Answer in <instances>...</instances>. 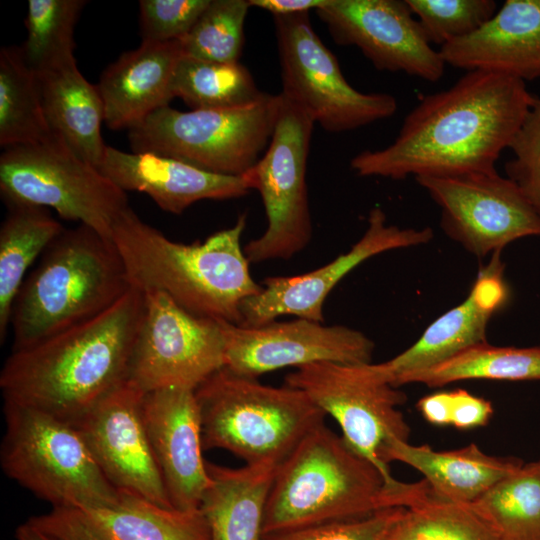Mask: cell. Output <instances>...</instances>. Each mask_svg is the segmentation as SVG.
<instances>
[{"instance_id":"cell-1","label":"cell","mask_w":540,"mask_h":540,"mask_svg":"<svg viewBox=\"0 0 540 540\" xmlns=\"http://www.w3.org/2000/svg\"><path fill=\"white\" fill-rule=\"evenodd\" d=\"M536 96L522 80L467 71L452 86L421 96L394 141L350 162L361 177L402 180L497 171Z\"/></svg>"},{"instance_id":"cell-2","label":"cell","mask_w":540,"mask_h":540,"mask_svg":"<svg viewBox=\"0 0 540 540\" xmlns=\"http://www.w3.org/2000/svg\"><path fill=\"white\" fill-rule=\"evenodd\" d=\"M144 308L131 286L95 317L12 351L0 372L4 401L76 423L127 380Z\"/></svg>"},{"instance_id":"cell-3","label":"cell","mask_w":540,"mask_h":540,"mask_svg":"<svg viewBox=\"0 0 540 540\" xmlns=\"http://www.w3.org/2000/svg\"><path fill=\"white\" fill-rule=\"evenodd\" d=\"M246 214L204 242L170 240L130 208L115 221L112 240L130 285L142 292L167 294L185 311L198 316L243 323L242 303L263 288L249 271L241 247Z\"/></svg>"},{"instance_id":"cell-4","label":"cell","mask_w":540,"mask_h":540,"mask_svg":"<svg viewBox=\"0 0 540 540\" xmlns=\"http://www.w3.org/2000/svg\"><path fill=\"white\" fill-rule=\"evenodd\" d=\"M131 288L112 239L79 224L45 249L14 300L12 351L102 313Z\"/></svg>"},{"instance_id":"cell-5","label":"cell","mask_w":540,"mask_h":540,"mask_svg":"<svg viewBox=\"0 0 540 540\" xmlns=\"http://www.w3.org/2000/svg\"><path fill=\"white\" fill-rule=\"evenodd\" d=\"M395 508L379 469L325 423L277 467L263 536Z\"/></svg>"},{"instance_id":"cell-6","label":"cell","mask_w":540,"mask_h":540,"mask_svg":"<svg viewBox=\"0 0 540 540\" xmlns=\"http://www.w3.org/2000/svg\"><path fill=\"white\" fill-rule=\"evenodd\" d=\"M203 450L278 467L326 414L302 390L262 384L222 368L195 389Z\"/></svg>"},{"instance_id":"cell-7","label":"cell","mask_w":540,"mask_h":540,"mask_svg":"<svg viewBox=\"0 0 540 540\" xmlns=\"http://www.w3.org/2000/svg\"><path fill=\"white\" fill-rule=\"evenodd\" d=\"M3 409L0 463L9 478L52 507L85 511L119 501L120 491L72 424L12 402Z\"/></svg>"},{"instance_id":"cell-8","label":"cell","mask_w":540,"mask_h":540,"mask_svg":"<svg viewBox=\"0 0 540 540\" xmlns=\"http://www.w3.org/2000/svg\"><path fill=\"white\" fill-rule=\"evenodd\" d=\"M279 94L247 105L182 112L163 106L128 130L132 152H150L202 170L242 176L268 147Z\"/></svg>"},{"instance_id":"cell-9","label":"cell","mask_w":540,"mask_h":540,"mask_svg":"<svg viewBox=\"0 0 540 540\" xmlns=\"http://www.w3.org/2000/svg\"><path fill=\"white\" fill-rule=\"evenodd\" d=\"M0 191L5 203L50 207L69 221L112 239V228L129 207L126 192L79 157L57 134L4 149Z\"/></svg>"},{"instance_id":"cell-10","label":"cell","mask_w":540,"mask_h":540,"mask_svg":"<svg viewBox=\"0 0 540 540\" xmlns=\"http://www.w3.org/2000/svg\"><path fill=\"white\" fill-rule=\"evenodd\" d=\"M285 384L305 392L335 419L345 441L382 473L394 501L407 493L410 483L395 479L387 460L390 444L409 438L398 410L407 396L386 381L376 364L312 363L289 373Z\"/></svg>"},{"instance_id":"cell-11","label":"cell","mask_w":540,"mask_h":540,"mask_svg":"<svg viewBox=\"0 0 540 540\" xmlns=\"http://www.w3.org/2000/svg\"><path fill=\"white\" fill-rule=\"evenodd\" d=\"M312 117L282 92L275 128L264 155L242 177L259 192L267 217L264 233L247 243L249 263L288 260L312 237L306 168Z\"/></svg>"},{"instance_id":"cell-12","label":"cell","mask_w":540,"mask_h":540,"mask_svg":"<svg viewBox=\"0 0 540 540\" xmlns=\"http://www.w3.org/2000/svg\"><path fill=\"white\" fill-rule=\"evenodd\" d=\"M282 93L324 130L352 131L395 114L388 93H364L345 79L335 55L315 33L309 12L274 16Z\"/></svg>"},{"instance_id":"cell-13","label":"cell","mask_w":540,"mask_h":540,"mask_svg":"<svg viewBox=\"0 0 540 540\" xmlns=\"http://www.w3.org/2000/svg\"><path fill=\"white\" fill-rule=\"evenodd\" d=\"M144 295L127 381L144 393L163 388L195 390L225 366L222 321L195 316L165 293Z\"/></svg>"},{"instance_id":"cell-14","label":"cell","mask_w":540,"mask_h":540,"mask_svg":"<svg viewBox=\"0 0 540 540\" xmlns=\"http://www.w3.org/2000/svg\"><path fill=\"white\" fill-rule=\"evenodd\" d=\"M415 179L439 206L444 232L477 257L540 235V216L497 171Z\"/></svg>"},{"instance_id":"cell-15","label":"cell","mask_w":540,"mask_h":540,"mask_svg":"<svg viewBox=\"0 0 540 540\" xmlns=\"http://www.w3.org/2000/svg\"><path fill=\"white\" fill-rule=\"evenodd\" d=\"M315 12L338 45L357 47L377 70L442 78L446 64L406 0H328Z\"/></svg>"},{"instance_id":"cell-16","label":"cell","mask_w":540,"mask_h":540,"mask_svg":"<svg viewBox=\"0 0 540 540\" xmlns=\"http://www.w3.org/2000/svg\"><path fill=\"white\" fill-rule=\"evenodd\" d=\"M222 324L226 340L224 368L251 378L318 362L367 364L371 363L375 347L361 331L303 318L257 327L225 321Z\"/></svg>"},{"instance_id":"cell-17","label":"cell","mask_w":540,"mask_h":540,"mask_svg":"<svg viewBox=\"0 0 540 540\" xmlns=\"http://www.w3.org/2000/svg\"><path fill=\"white\" fill-rule=\"evenodd\" d=\"M367 222L364 234L351 249L328 264L301 275L264 279L262 290L242 303L241 325L262 326L282 315L323 322L327 296L355 267L380 253L426 244L433 238L429 227L400 228L387 224L380 207L369 212Z\"/></svg>"},{"instance_id":"cell-18","label":"cell","mask_w":540,"mask_h":540,"mask_svg":"<svg viewBox=\"0 0 540 540\" xmlns=\"http://www.w3.org/2000/svg\"><path fill=\"white\" fill-rule=\"evenodd\" d=\"M144 394L126 380L72 425L118 491L173 508L145 428Z\"/></svg>"},{"instance_id":"cell-19","label":"cell","mask_w":540,"mask_h":540,"mask_svg":"<svg viewBox=\"0 0 540 540\" xmlns=\"http://www.w3.org/2000/svg\"><path fill=\"white\" fill-rule=\"evenodd\" d=\"M142 415L172 507L198 510L209 476L202 457L195 390L163 388L147 392L142 400Z\"/></svg>"},{"instance_id":"cell-20","label":"cell","mask_w":540,"mask_h":540,"mask_svg":"<svg viewBox=\"0 0 540 540\" xmlns=\"http://www.w3.org/2000/svg\"><path fill=\"white\" fill-rule=\"evenodd\" d=\"M500 253L494 252L489 263L481 268L463 302L432 322L408 349L377 364L388 383L393 386L395 380L405 374L433 367L487 342L489 320L507 298Z\"/></svg>"},{"instance_id":"cell-21","label":"cell","mask_w":540,"mask_h":540,"mask_svg":"<svg viewBox=\"0 0 540 540\" xmlns=\"http://www.w3.org/2000/svg\"><path fill=\"white\" fill-rule=\"evenodd\" d=\"M98 169L123 191L145 193L163 211L176 215L201 200L235 199L250 191L242 176L216 174L167 156L129 153L108 145Z\"/></svg>"},{"instance_id":"cell-22","label":"cell","mask_w":540,"mask_h":540,"mask_svg":"<svg viewBox=\"0 0 540 540\" xmlns=\"http://www.w3.org/2000/svg\"><path fill=\"white\" fill-rule=\"evenodd\" d=\"M439 52L446 65L481 70L519 80L540 78V0H506L474 33Z\"/></svg>"},{"instance_id":"cell-23","label":"cell","mask_w":540,"mask_h":540,"mask_svg":"<svg viewBox=\"0 0 540 540\" xmlns=\"http://www.w3.org/2000/svg\"><path fill=\"white\" fill-rule=\"evenodd\" d=\"M183 56L180 41L141 42L122 53L101 73L96 84L104 104V123L128 130L173 99L171 83Z\"/></svg>"},{"instance_id":"cell-24","label":"cell","mask_w":540,"mask_h":540,"mask_svg":"<svg viewBox=\"0 0 540 540\" xmlns=\"http://www.w3.org/2000/svg\"><path fill=\"white\" fill-rule=\"evenodd\" d=\"M387 460L418 470L435 497L460 504L473 503L522 466L518 459L488 455L475 444L436 451L428 445L416 446L402 440L390 444Z\"/></svg>"},{"instance_id":"cell-25","label":"cell","mask_w":540,"mask_h":540,"mask_svg":"<svg viewBox=\"0 0 540 540\" xmlns=\"http://www.w3.org/2000/svg\"><path fill=\"white\" fill-rule=\"evenodd\" d=\"M36 75L50 132L98 168L107 145L101 133L105 112L97 86L82 75L76 60Z\"/></svg>"},{"instance_id":"cell-26","label":"cell","mask_w":540,"mask_h":540,"mask_svg":"<svg viewBox=\"0 0 540 540\" xmlns=\"http://www.w3.org/2000/svg\"><path fill=\"white\" fill-rule=\"evenodd\" d=\"M277 467L221 466L206 460L209 484L200 510L211 540H262L266 504Z\"/></svg>"},{"instance_id":"cell-27","label":"cell","mask_w":540,"mask_h":540,"mask_svg":"<svg viewBox=\"0 0 540 540\" xmlns=\"http://www.w3.org/2000/svg\"><path fill=\"white\" fill-rule=\"evenodd\" d=\"M0 227V342L6 340L14 300L37 256L65 229L47 208L6 203Z\"/></svg>"},{"instance_id":"cell-28","label":"cell","mask_w":540,"mask_h":540,"mask_svg":"<svg viewBox=\"0 0 540 540\" xmlns=\"http://www.w3.org/2000/svg\"><path fill=\"white\" fill-rule=\"evenodd\" d=\"M80 512L110 540H211L200 509L166 508L127 492L113 506Z\"/></svg>"},{"instance_id":"cell-29","label":"cell","mask_w":540,"mask_h":540,"mask_svg":"<svg viewBox=\"0 0 540 540\" xmlns=\"http://www.w3.org/2000/svg\"><path fill=\"white\" fill-rule=\"evenodd\" d=\"M36 73L21 47L0 50V145L3 149L39 142L50 135Z\"/></svg>"},{"instance_id":"cell-30","label":"cell","mask_w":540,"mask_h":540,"mask_svg":"<svg viewBox=\"0 0 540 540\" xmlns=\"http://www.w3.org/2000/svg\"><path fill=\"white\" fill-rule=\"evenodd\" d=\"M468 379L525 381L540 379V347L472 346L433 367L397 378L394 387L422 383L440 387Z\"/></svg>"},{"instance_id":"cell-31","label":"cell","mask_w":540,"mask_h":540,"mask_svg":"<svg viewBox=\"0 0 540 540\" xmlns=\"http://www.w3.org/2000/svg\"><path fill=\"white\" fill-rule=\"evenodd\" d=\"M470 505L500 540H540V459L522 464Z\"/></svg>"},{"instance_id":"cell-32","label":"cell","mask_w":540,"mask_h":540,"mask_svg":"<svg viewBox=\"0 0 540 540\" xmlns=\"http://www.w3.org/2000/svg\"><path fill=\"white\" fill-rule=\"evenodd\" d=\"M171 93L192 110L243 106L265 95L239 61L213 62L184 55L175 68Z\"/></svg>"},{"instance_id":"cell-33","label":"cell","mask_w":540,"mask_h":540,"mask_svg":"<svg viewBox=\"0 0 540 540\" xmlns=\"http://www.w3.org/2000/svg\"><path fill=\"white\" fill-rule=\"evenodd\" d=\"M386 540H500L470 504L445 501L429 491L403 508Z\"/></svg>"},{"instance_id":"cell-34","label":"cell","mask_w":540,"mask_h":540,"mask_svg":"<svg viewBox=\"0 0 540 540\" xmlns=\"http://www.w3.org/2000/svg\"><path fill=\"white\" fill-rule=\"evenodd\" d=\"M83 0H29L26 40L20 46L29 67L40 73L71 61L74 31L86 5Z\"/></svg>"},{"instance_id":"cell-35","label":"cell","mask_w":540,"mask_h":540,"mask_svg":"<svg viewBox=\"0 0 540 540\" xmlns=\"http://www.w3.org/2000/svg\"><path fill=\"white\" fill-rule=\"evenodd\" d=\"M249 8L247 0H210L193 28L179 40L183 55L213 62H237Z\"/></svg>"},{"instance_id":"cell-36","label":"cell","mask_w":540,"mask_h":540,"mask_svg":"<svg viewBox=\"0 0 540 540\" xmlns=\"http://www.w3.org/2000/svg\"><path fill=\"white\" fill-rule=\"evenodd\" d=\"M428 42L443 45L468 36L497 11L494 0H406Z\"/></svg>"},{"instance_id":"cell-37","label":"cell","mask_w":540,"mask_h":540,"mask_svg":"<svg viewBox=\"0 0 540 540\" xmlns=\"http://www.w3.org/2000/svg\"><path fill=\"white\" fill-rule=\"evenodd\" d=\"M210 0H141L139 27L142 42L164 43L185 37Z\"/></svg>"},{"instance_id":"cell-38","label":"cell","mask_w":540,"mask_h":540,"mask_svg":"<svg viewBox=\"0 0 540 540\" xmlns=\"http://www.w3.org/2000/svg\"><path fill=\"white\" fill-rule=\"evenodd\" d=\"M506 175L540 216V98L536 97L511 146Z\"/></svg>"},{"instance_id":"cell-39","label":"cell","mask_w":540,"mask_h":540,"mask_svg":"<svg viewBox=\"0 0 540 540\" xmlns=\"http://www.w3.org/2000/svg\"><path fill=\"white\" fill-rule=\"evenodd\" d=\"M403 507L369 516L264 535L262 540H386Z\"/></svg>"},{"instance_id":"cell-40","label":"cell","mask_w":540,"mask_h":540,"mask_svg":"<svg viewBox=\"0 0 540 540\" xmlns=\"http://www.w3.org/2000/svg\"><path fill=\"white\" fill-rule=\"evenodd\" d=\"M27 521L55 540H110L80 511L72 508L52 507L47 513Z\"/></svg>"},{"instance_id":"cell-41","label":"cell","mask_w":540,"mask_h":540,"mask_svg":"<svg viewBox=\"0 0 540 540\" xmlns=\"http://www.w3.org/2000/svg\"><path fill=\"white\" fill-rule=\"evenodd\" d=\"M451 393V425L460 430L486 425L493 415L490 401L474 396L464 389Z\"/></svg>"},{"instance_id":"cell-42","label":"cell","mask_w":540,"mask_h":540,"mask_svg":"<svg viewBox=\"0 0 540 540\" xmlns=\"http://www.w3.org/2000/svg\"><path fill=\"white\" fill-rule=\"evenodd\" d=\"M417 408L426 421L437 426L451 425V393L437 392L419 400Z\"/></svg>"},{"instance_id":"cell-43","label":"cell","mask_w":540,"mask_h":540,"mask_svg":"<svg viewBox=\"0 0 540 540\" xmlns=\"http://www.w3.org/2000/svg\"><path fill=\"white\" fill-rule=\"evenodd\" d=\"M250 7H258L274 16H286L314 11L327 3L328 0H248Z\"/></svg>"},{"instance_id":"cell-44","label":"cell","mask_w":540,"mask_h":540,"mask_svg":"<svg viewBox=\"0 0 540 540\" xmlns=\"http://www.w3.org/2000/svg\"><path fill=\"white\" fill-rule=\"evenodd\" d=\"M15 537L17 540H55L27 520L16 528Z\"/></svg>"}]
</instances>
